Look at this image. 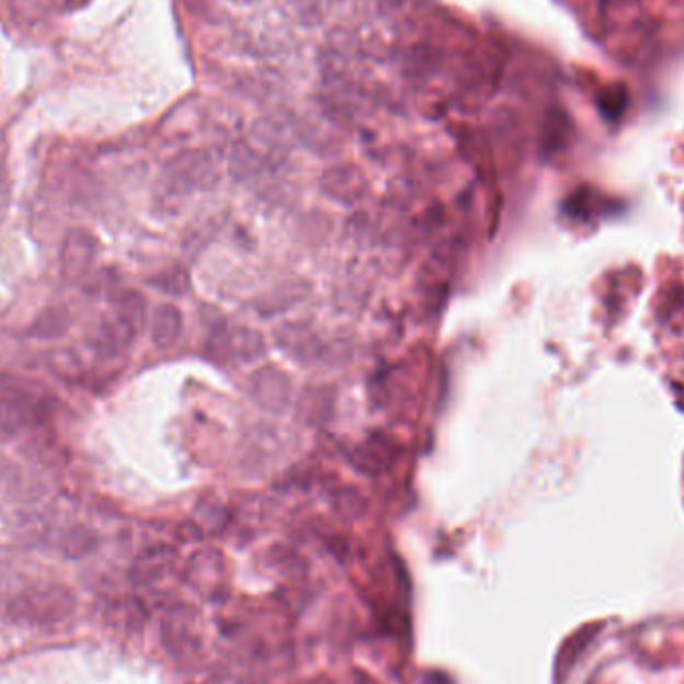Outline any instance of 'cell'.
I'll return each mask as SVG.
<instances>
[{
	"instance_id": "6da1fadb",
	"label": "cell",
	"mask_w": 684,
	"mask_h": 684,
	"mask_svg": "<svg viewBox=\"0 0 684 684\" xmlns=\"http://www.w3.org/2000/svg\"><path fill=\"white\" fill-rule=\"evenodd\" d=\"M77 611V598L70 589L57 582H43L16 594L9 603L7 615L19 625L57 627L67 623Z\"/></svg>"
},
{
	"instance_id": "7a4b0ae2",
	"label": "cell",
	"mask_w": 684,
	"mask_h": 684,
	"mask_svg": "<svg viewBox=\"0 0 684 684\" xmlns=\"http://www.w3.org/2000/svg\"><path fill=\"white\" fill-rule=\"evenodd\" d=\"M50 412L53 402L43 388L33 390L21 385L0 388V438H14L26 429L45 424Z\"/></svg>"
},
{
	"instance_id": "3957f363",
	"label": "cell",
	"mask_w": 684,
	"mask_h": 684,
	"mask_svg": "<svg viewBox=\"0 0 684 684\" xmlns=\"http://www.w3.org/2000/svg\"><path fill=\"white\" fill-rule=\"evenodd\" d=\"M96 256V239L87 228H72L60 247V273L69 281H79L89 273Z\"/></svg>"
},
{
	"instance_id": "277c9868",
	"label": "cell",
	"mask_w": 684,
	"mask_h": 684,
	"mask_svg": "<svg viewBox=\"0 0 684 684\" xmlns=\"http://www.w3.org/2000/svg\"><path fill=\"white\" fill-rule=\"evenodd\" d=\"M128 337H130V322L121 312L118 317L104 320L103 324H101V331H99V337H96V346L103 353H116L118 349L125 346Z\"/></svg>"
},
{
	"instance_id": "5b68a950",
	"label": "cell",
	"mask_w": 684,
	"mask_h": 684,
	"mask_svg": "<svg viewBox=\"0 0 684 684\" xmlns=\"http://www.w3.org/2000/svg\"><path fill=\"white\" fill-rule=\"evenodd\" d=\"M69 329V312L65 308H46L36 317L29 334L35 339H58Z\"/></svg>"
},
{
	"instance_id": "8992f818",
	"label": "cell",
	"mask_w": 684,
	"mask_h": 684,
	"mask_svg": "<svg viewBox=\"0 0 684 684\" xmlns=\"http://www.w3.org/2000/svg\"><path fill=\"white\" fill-rule=\"evenodd\" d=\"M96 545V536L87 526H75L62 538V552L69 559H82Z\"/></svg>"
},
{
	"instance_id": "52a82bcc",
	"label": "cell",
	"mask_w": 684,
	"mask_h": 684,
	"mask_svg": "<svg viewBox=\"0 0 684 684\" xmlns=\"http://www.w3.org/2000/svg\"><path fill=\"white\" fill-rule=\"evenodd\" d=\"M593 193H589V191H582L581 194H577V196H572L569 201V205L565 206L567 208V213H569L570 217L577 218V220H591L594 215H603V210H598L596 206H594Z\"/></svg>"
}]
</instances>
